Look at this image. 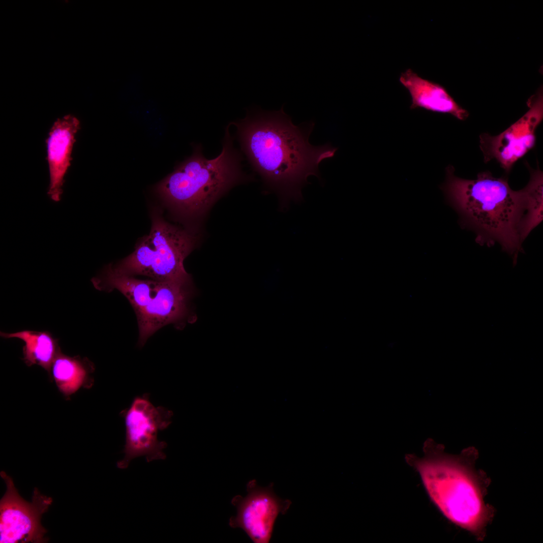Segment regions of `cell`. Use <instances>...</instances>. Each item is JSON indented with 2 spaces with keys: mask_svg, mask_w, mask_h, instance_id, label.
Segmentation results:
<instances>
[{
  "mask_svg": "<svg viewBox=\"0 0 543 543\" xmlns=\"http://www.w3.org/2000/svg\"><path fill=\"white\" fill-rule=\"evenodd\" d=\"M399 81L410 93L411 109L422 108L449 114L460 120L468 117V112L455 101L443 86L421 77L411 69L401 73Z\"/></svg>",
  "mask_w": 543,
  "mask_h": 543,
  "instance_id": "obj_12",
  "label": "cell"
},
{
  "mask_svg": "<svg viewBox=\"0 0 543 543\" xmlns=\"http://www.w3.org/2000/svg\"><path fill=\"white\" fill-rule=\"evenodd\" d=\"M408 462L419 473L429 497L444 516L481 537L491 513L473 465L464 458L435 451L421 458L411 457Z\"/></svg>",
  "mask_w": 543,
  "mask_h": 543,
  "instance_id": "obj_3",
  "label": "cell"
},
{
  "mask_svg": "<svg viewBox=\"0 0 543 543\" xmlns=\"http://www.w3.org/2000/svg\"><path fill=\"white\" fill-rule=\"evenodd\" d=\"M93 364L87 358L71 357L60 351L52 363L49 372L59 391L69 397L81 387L89 388L93 384L91 374Z\"/></svg>",
  "mask_w": 543,
  "mask_h": 543,
  "instance_id": "obj_14",
  "label": "cell"
},
{
  "mask_svg": "<svg viewBox=\"0 0 543 543\" xmlns=\"http://www.w3.org/2000/svg\"><path fill=\"white\" fill-rule=\"evenodd\" d=\"M529 169L530 179L525 188L526 192L524 212L520 228L522 243L530 232L542 221L543 175L538 168Z\"/></svg>",
  "mask_w": 543,
  "mask_h": 543,
  "instance_id": "obj_16",
  "label": "cell"
},
{
  "mask_svg": "<svg viewBox=\"0 0 543 543\" xmlns=\"http://www.w3.org/2000/svg\"><path fill=\"white\" fill-rule=\"evenodd\" d=\"M441 188L447 201L458 213L461 223L476 234V241L488 247L499 243L517 263L522 250L520 228L524 215L526 192L511 189L508 179L495 177L490 171L474 179L459 177L451 166L446 168Z\"/></svg>",
  "mask_w": 543,
  "mask_h": 543,
  "instance_id": "obj_2",
  "label": "cell"
},
{
  "mask_svg": "<svg viewBox=\"0 0 543 543\" xmlns=\"http://www.w3.org/2000/svg\"><path fill=\"white\" fill-rule=\"evenodd\" d=\"M1 476L7 490L0 501V542H44L46 530L40 519L52 502L51 497L41 494L35 488L31 502L19 494L12 478L5 472Z\"/></svg>",
  "mask_w": 543,
  "mask_h": 543,
  "instance_id": "obj_7",
  "label": "cell"
},
{
  "mask_svg": "<svg viewBox=\"0 0 543 543\" xmlns=\"http://www.w3.org/2000/svg\"><path fill=\"white\" fill-rule=\"evenodd\" d=\"M96 289L110 292L116 289L129 301L135 314L144 308L154 294L157 282L153 280H140L116 273L109 265L101 273L92 279Z\"/></svg>",
  "mask_w": 543,
  "mask_h": 543,
  "instance_id": "obj_13",
  "label": "cell"
},
{
  "mask_svg": "<svg viewBox=\"0 0 543 543\" xmlns=\"http://www.w3.org/2000/svg\"><path fill=\"white\" fill-rule=\"evenodd\" d=\"M79 124L75 117L66 115L54 122L47 139L50 174L48 194L55 202L60 200L64 177L70 165L75 136Z\"/></svg>",
  "mask_w": 543,
  "mask_h": 543,
  "instance_id": "obj_11",
  "label": "cell"
},
{
  "mask_svg": "<svg viewBox=\"0 0 543 543\" xmlns=\"http://www.w3.org/2000/svg\"><path fill=\"white\" fill-rule=\"evenodd\" d=\"M273 487V483L262 487L255 480H250L246 496H235L231 500L237 514L229 519L230 526L242 529L255 543L269 542L278 516L286 513L292 504L278 497Z\"/></svg>",
  "mask_w": 543,
  "mask_h": 543,
  "instance_id": "obj_8",
  "label": "cell"
},
{
  "mask_svg": "<svg viewBox=\"0 0 543 543\" xmlns=\"http://www.w3.org/2000/svg\"><path fill=\"white\" fill-rule=\"evenodd\" d=\"M528 110L518 120L500 134L480 136V147L484 161L495 159L508 172L514 164L532 148L535 131L543 119L542 89L527 102Z\"/></svg>",
  "mask_w": 543,
  "mask_h": 543,
  "instance_id": "obj_9",
  "label": "cell"
},
{
  "mask_svg": "<svg viewBox=\"0 0 543 543\" xmlns=\"http://www.w3.org/2000/svg\"><path fill=\"white\" fill-rule=\"evenodd\" d=\"M4 338H18L23 340V360L29 367L37 365L49 372L53 361L61 351L58 339L47 331L25 330L14 333L1 331Z\"/></svg>",
  "mask_w": 543,
  "mask_h": 543,
  "instance_id": "obj_15",
  "label": "cell"
},
{
  "mask_svg": "<svg viewBox=\"0 0 543 543\" xmlns=\"http://www.w3.org/2000/svg\"><path fill=\"white\" fill-rule=\"evenodd\" d=\"M241 149L265 183L276 190L285 205L303 200L308 177L320 178L319 164L333 157L337 148L329 143L309 142L314 123L295 125L282 107L278 111L248 110L246 117L233 122Z\"/></svg>",
  "mask_w": 543,
  "mask_h": 543,
  "instance_id": "obj_1",
  "label": "cell"
},
{
  "mask_svg": "<svg viewBox=\"0 0 543 543\" xmlns=\"http://www.w3.org/2000/svg\"><path fill=\"white\" fill-rule=\"evenodd\" d=\"M240 153L233 147L227 127L221 153L206 158L200 145L156 188L159 196L180 214L198 217L205 213L228 189L244 178Z\"/></svg>",
  "mask_w": 543,
  "mask_h": 543,
  "instance_id": "obj_4",
  "label": "cell"
},
{
  "mask_svg": "<svg viewBox=\"0 0 543 543\" xmlns=\"http://www.w3.org/2000/svg\"><path fill=\"white\" fill-rule=\"evenodd\" d=\"M148 395L137 396L130 407L123 411L126 435L122 460L118 461L119 469H125L131 461L144 457L147 462L164 460V450L167 443L159 440V431L167 428L171 423L173 412L166 408L155 406Z\"/></svg>",
  "mask_w": 543,
  "mask_h": 543,
  "instance_id": "obj_6",
  "label": "cell"
},
{
  "mask_svg": "<svg viewBox=\"0 0 543 543\" xmlns=\"http://www.w3.org/2000/svg\"><path fill=\"white\" fill-rule=\"evenodd\" d=\"M189 284L157 281L155 293L146 306L136 313L139 327L138 345L143 346L148 338L161 327L176 324L188 314Z\"/></svg>",
  "mask_w": 543,
  "mask_h": 543,
  "instance_id": "obj_10",
  "label": "cell"
},
{
  "mask_svg": "<svg viewBox=\"0 0 543 543\" xmlns=\"http://www.w3.org/2000/svg\"><path fill=\"white\" fill-rule=\"evenodd\" d=\"M196 236L172 225L160 215L154 214L148 235L137 243L135 250L115 264L111 269L122 275L147 276L157 281L190 282L184 261L193 249Z\"/></svg>",
  "mask_w": 543,
  "mask_h": 543,
  "instance_id": "obj_5",
  "label": "cell"
}]
</instances>
